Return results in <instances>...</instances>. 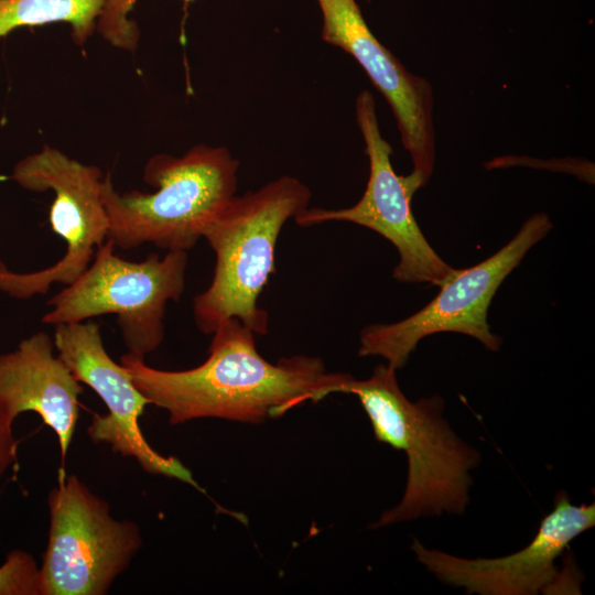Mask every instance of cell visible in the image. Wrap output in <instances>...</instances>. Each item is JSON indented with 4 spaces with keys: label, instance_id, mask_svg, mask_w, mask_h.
Masks as SVG:
<instances>
[{
    "label": "cell",
    "instance_id": "obj_16",
    "mask_svg": "<svg viewBox=\"0 0 595 595\" xmlns=\"http://www.w3.org/2000/svg\"><path fill=\"white\" fill-rule=\"evenodd\" d=\"M0 595H42L40 566L23 550L9 552L0 565Z\"/></svg>",
    "mask_w": 595,
    "mask_h": 595
},
{
    "label": "cell",
    "instance_id": "obj_1",
    "mask_svg": "<svg viewBox=\"0 0 595 595\" xmlns=\"http://www.w3.org/2000/svg\"><path fill=\"white\" fill-rule=\"evenodd\" d=\"M255 333L230 317L213 332L207 358L185 370H162L125 354L120 364L150 404L164 409L173 425L205 418L245 423L278 419L306 401L333 394L343 372H327L318 357L263 358Z\"/></svg>",
    "mask_w": 595,
    "mask_h": 595
},
{
    "label": "cell",
    "instance_id": "obj_7",
    "mask_svg": "<svg viewBox=\"0 0 595 595\" xmlns=\"http://www.w3.org/2000/svg\"><path fill=\"white\" fill-rule=\"evenodd\" d=\"M551 228L547 214L531 216L497 252L470 268L456 270L440 285L437 295L414 314L396 323L365 326L358 355L381 357L399 370L421 339L445 332L470 336L487 350H499L502 340L487 322L490 302L507 275Z\"/></svg>",
    "mask_w": 595,
    "mask_h": 595
},
{
    "label": "cell",
    "instance_id": "obj_3",
    "mask_svg": "<svg viewBox=\"0 0 595 595\" xmlns=\"http://www.w3.org/2000/svg\"><path fill=\"white\" fill-rule=\"evenodd\" d=\"M312 193L283 175L256 191L235 195L206 226L203 238L215 255L209 285L193 300L203 334L238 318L256 335L268 333L269 316L258 300L274 272L275 246L284 224L309 207Z\"/></svg>",
    "mask_w": 595,
    "mask_h": 595
},
{
    "label": "cell",
    "instance_id": "obj_6",
    "mask_svg": "<svg viewBox=\"0 0 595 595\" xmlns=\"http://www.w3.org/2000/svg\"><path fill=\"white\" fill-rule=\"evenodd\" d=\"M50 527L42 595H105L142 545L139 526L118 520L76 475L58 470L47 496Z\"/></svg>",
    "mask_w": 595,
    "mask_h": 595
},
{
    "label": "cell",
    "instance_id": "obj_15",
    "mask_svg": "<svg viewBox=\"0 0 595 595\" xmlns=\"http://www.w3.org/2000/svg\"><path fill=\"white\" fill-rule=\"evenodd\" d=\"M186 6L195 0H182ZM138 0H105L97 20L96 31L116 48L134 52L140 30L129 18Z\"/></svg>",
    "mask_w": 595,
    "mask_h": 595
},
{
    "label": "cell",
    "instance_id": "obj_11",
    "mask_svg": "<svg viewBox=\"0 0 595 595\" xmlns=\"http://www.w3.org/2000/svg\"><path fill=\"white\" fill-rule=\"evenodd\" d=\"M53 342L75 378L90 387L108 410L104 415H93L87 428L90 440L136 459L149 474L174 478L203 491L181 461L160 454L143 436L139 419L150 403L127 369L108 355L99 326L89 321L55 325Z\"/></svg>",
    "mask_w": 595,
    "mask_h": 595
},
{
    "label": "cell",
    "instance_id": "obj_5",
    "mask_svg": "<svg viewBox=\"0 0 595 595\" xmlns=\"http://www.w3.org/2000/svg\"><path fill=\"white\" fill-rule=\"evenodd\" d=\"M113 250L107 238L88 268L47 301L42 322L55 326L113 314L129 353L144 358L164 339L167 303L185 290L187 251L130 261Z\"/></svg>",
    "mask_w": 595,
    "mask_h": 595
},
{
    "label": "cell",
    "instance_id": "obj_4",
    "mask_svg": "<svg viewBox=\"0 0 595 595\" xmlns=\"http://www.w3.org/2000/svg\"><path fill=\"white\" fill-rule=\"evenodd\" d=\"M239 161L226 147L196 144L181 156L152 155L143 167L151 193H119L111 173L101 197L109 219L108 239L132 249L151 244L166 251H188L206 226L236 195Z\"/></svg>",
    "mask_w": 595,
    "mask_h": 595
},
{
    "label": "cell",
    "instance_id": "obj_2",
    "mask_svg": "<svg viewBox=\"0 0 595 595\" xmlns=\"http://www.w3.org/2000/svg\"><path fill=\"white\" fill-rule=\"evenodd\" d=\"M396 372L380 364L369 378L357 380L347 374L336 388V393L358 398L378 442L407 456L403 496L397 506L381 513L371 529L444 512L463 513L469 502L470 472L480 462L479 452L462 440L443 416V398L410 401Z\"/></svg>",
    "mask_w": 595,
    "mask_h": 595
},
{
    "label": "cell",
    "instance_id": "obj_10",
    "mask_svg": "<svg viewBox=\"0 0 595 595\" xmlns=\"http://www.w3.org/2000/svg\"><path fill=\"white\" fill-rule=\"evenodd\" d=\"M595 526V504L573 505L558 493L552 510L541 520L529 544L498 558L466 559L429 549L416 538L411 550L416 560L442 583L468 594L537 595L580 591L574 569L561 570L558 560L571 541Z\"/></svg>",
    "mask_w": 595,
    "mask_h": 595
},
{
    "label": "cell",
    "instance_id": "obj_8",
    "mask_svg": "<svg viewBox=\"0 0 595 595\" xmlns=\"http://www.w3.org/2000/svg\"><path fill=\"white\" fill-rule=\"evenodd\" d=\"M9 178L31 192L54 193L48 219L52 230L66 245L57 262L39 271H11L0 261V290L11 298L28 300L45 294L53 284L74 282L107 240L109 219L101 197L104 176L98 166L44 144L39 152L19 161Z\"/></svg>",
    "mask_w": 595,
    "mask_h": 595
},
{
    "label": "cell",
    "instance_id": "obj_9",
    "mask_svg": "<svg viewBox=\"0 0 595 595\" xmlns=\"http://www.w3.org/2000/svg\"><path fill=\"white\" fill-rule=\"evenodd\" d=\"M356 120L369 159V177L361 198L351 207L306 208L293 219L310 227L327 221H348L371 229L389 240L400 260L393 279L404 283L441 285L457 269L431 247L411 210L414 193L424 184L420 175H398L391 164V145L382 137L374 96L363 90L356 99Z\"/></svg>",
    "mask_w": 595,
    "mask_h": 595
},
{
    "label": "cell",
    "instance_id": "obj_12",
    "mask_svg": "<svg viewBox=\"0 0 595 595\" xmlns=\"http://www.w3.org/2000/svg\"><path fill=\"white\" fill-rule=\"evenodd\" d=\"M316 1L322 14V40L351 55L385 96L411 155L412 172L426 184L435 160L432 86L408 72L378 41L355 0Z\"/></svg>",
    "mask_w": 595,
    "mask_h": 595
},
{
    "label": "cell",
    "instance_id": "obj_13",
    "mask_svg": "<svg viewBox=\"0 0 595 595\" xmlns=\"http://www.w3.org/2000/svg\"><path fill=\"white\" fill-rule=\"evenodd\" d=\"M54 342L44 332L22 339L17 349L0 355V402L17 419L39 414L55 433L64 463L79 415L82 383L54 355Z\"/></svg>",
    "mask_w": 595,
    "mask_h": 595
},
{
    "label": "cell",
    "instance_id": "obj_17",
    "mask_svg": "<svg viewBox=\"0 0 595 595\" xmlns=\"http://www.w3.org/2000/svg\"><path fill=\"white\" fill-rule=\"evenodd\" d=\"M14 420L0 402V479L17 461L18 442L13 433Z\"/></svg>",
    "mask_w": 595,
    "mask_h": 595
},
{
    "label": "cell",
    "instance_id": "obj_14",
    "mask_svg": "<svg viewBox=\"0 0 595 595\" xmlns=\"http://www.w3.org/2000/svg\"><path fill=\"white\" fill-rule=\"evenodd\" d=\"M105 0H0V37L19 28L67 23L82 47L95 33Z\"/></svg>",
    "mask_w": 595,
    "mask_h": 595
}]
</instances>
